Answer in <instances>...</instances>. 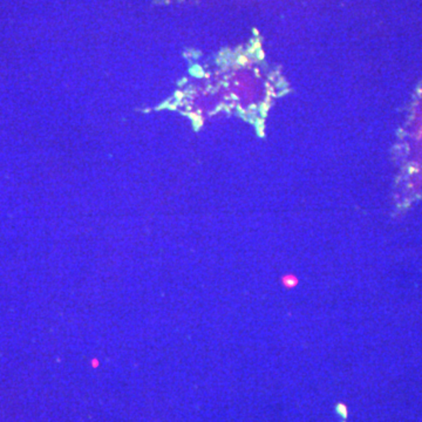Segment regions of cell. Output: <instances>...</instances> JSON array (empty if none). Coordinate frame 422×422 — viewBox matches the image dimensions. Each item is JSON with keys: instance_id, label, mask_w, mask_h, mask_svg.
Instances as JSON below:
<instances>
[{"instance_id": "1", "label": "cell", "mask_w": 422, "mask_h": 422, "mask_svg": "<svg viewBox=\"0 0 422 422\" xmlns=\"http://www.w3.org/2000/svg\"><path fill=\"white\" fill-rule=\"evenodd\" d=\"M299 284V279L296 275L293 273H286L284 276L282 277V285L288 290H292V288H296L297 285Z\"/></svg>"}]
</instances>
